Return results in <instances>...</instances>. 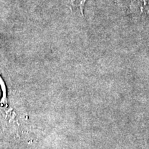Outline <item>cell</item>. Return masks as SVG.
<instances>
[{"instance_id": "6da1fadb", "label": "cell", "mask_w": 149, "mask_h": 149, "mask_svg": "<svg viewBox=\"0 0 149 149\" xmlns=\"http://www.w3.org/2000/svg\"><path fill=\"white\" fill-rule=\"evenodd\" d=\"M130 10L139 17L149 15V0H133L130 4Z\"/></svg>"}, {"instance_id": "7a4b0ae2", "label": "cell", "mask_w": 149, "mask_h": 149, "mask_svg": "<svg viewBox=\"0 0 149 149\" xmlns=\"http://www.w3.org/2000/svg\"><path fill=\"white\" fill-rule=\"evenodd\" d=\"M0 88L1 91V97L0 99V115H3L6 113V109L8 107L7 88L4 80L0 75Z\"/></svg>"}, {"instance_id": "3957f363", "label": "cell", "mask_w": 149, "mask_h": 149, "mask_svg": "<svg viewBox=\"0 0 149 149\" xmlns=\"http://www.w3.org/2000/svg\"><path fill=\"white\" fill-rule=\"evenodd\" d=\"M87 0H66L71 10H79L84 16V8Z\"/></svg>"}]
</instances>
